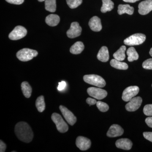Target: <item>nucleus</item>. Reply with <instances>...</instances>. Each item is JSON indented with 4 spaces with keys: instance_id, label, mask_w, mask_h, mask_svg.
Segmentation results:
<instances>
[{
    "instance_id": "40",
    "label": "nucleus",
    "mask_w": 152,
    "mask_h": 152,
    "mask_svg": "<svg viewBox=\"0 0 152 152\" xmlns=\"http://www.w3.org/2000/svg\"><path fill=\"white\" fill-rule=\"evenodd\" d=\"M38 1L39 2H43L44 1H45V0H38Z\"/></svg>"
},
{
    "instance_id": "41",
    "label": "nucleus",
    "mask_w": 152,
    "mask_h": 152,
    "mask_svg": "<svg viewBox=\"0 0 152 152\" xmlns=\"http://www.w3.org/2000/svg\"></svg>"
},
{
    "instance_id": "31",
    "label": "nucleus",
    "mask_w": 152,
    "mask_h": 152,
    "mask_svg": "<svg viewBox=\"0 0 152 152\" xmlns=\"http://www.w3.org/2000/svg\"><path fill=\"white\" fill-rule=\"evenodd\" d=\"M142 67L146 69L152 70V58L148 59L143 63Z\"/></svg>"
},
{
    "instance_id": "36",
    "label": "nucleus",
    "mask_w": 152,
    "mask_h": 152,
    "mask_svg": "<svg viewBox=\"0 0 152 152\" xmlns=\"http://www.w3.org/2000/svg\"><path fill=\"white\" fill-rule=\"evenodd\" d=\"M6 145L2 140L0 141V152H5Z\"/></svg>"
},
{
    "instance_id": "9",
    "label": "nucleus",
    "mask_w": 152,
    "mask_h": 152,
    "mask_svg": "<svg viewBox=\"0 0 152 152\" xmlns=\"http://www.w3.org/2000/svg\"><path fill=\"white\" fill-rule=\"evenodd\" d=\"M59 108L63 115L68 124L71 126H73L77 122V118L73 113L64 106L61 105Z\"/></svg>"
},
{
    "instance_id": "18",
    "label": "nucleus",
    "mask_w": 152,
    "mask_h": 152,
    "mask_svg": "<svg viewBox=\"0 0 152 152\" xmlns=\"http://www.w3.org/2000/svg\"><path fill=\"white\" fill-rule=\"evenodd\" d=\"M60 20V17L55 14H51L46 18V23L50 26H55L58 25Z\"/></svg>"
},
{
    "instance_id": "37",
    "label": "nucleus",
    "mask_w": 152,
    "mask_h": 152,
    "mask_svg": "<svg viewBox=\"0 0 152 152\" xmlns=\"http://www.w3.org/2000/svg\"><path fill=\"white\" fill-rule=\"evenodd\" d=\"M145 121L149 127L152 128V117H148L146 119Z\"/></svg>"
},
{
    "instance_id": "29",
    "label": "nucleus",
    "mask_w": 152,
    "mask_h": 152,
    "mask_svg": "<svg viewBox=\"0 0 152 152\" xmlns=\"http://www.w3.org/2000/svg\"><path fill=\"white\" fill-rule=\"evenodd\" d=\"M96 106L99 110L102 112H106L108 110L109 106L105 103L101 101H98L96 103Z\"/></svg>"
},
{
    "instance_id": "28",
    "label": "nucleus",
    "mask_w": 152,
    "mask_h": 152,
    "mask_svg": "<svg viewBox=\"0 0 152 152\" xmlns=\"http://www.w3.org/2000/svg\"><path fill=\"white\" fill-rule=\"evenodd\" d=\"M66 2L71 9H75L81 4L83 0H66Z\"/></svg>"
},
{
    "instance_id": "15",
    "label": "nucleus",
    "mask_w": 152,
    "mask_h": 152,
    "mask_svg": "<svg viewBox=\"0 0 152 152\" xmlns=\"http://www.w3.org/2000/svg\"><path fill=\"white\" fill-rule=\"evenodd\" d=\"M91 29L94 31L99 32L102 29V25L100 19L97 16L93 17L89 22Z\"/></svg>"
},
{
    "instance_id": "35",
    "label": "nucleus",
    "mask_w": 152,
    "mask_h": 152,
    "mask_svg": "<svg viewBox=\"0 0 152 152\" xmlns=\"http://www.w3.org/2000/svg\"><path fill=\"white\" fill-rule=\"evenodd\" d=\"M86 102L90 106L93 105L95 104H96L97 101L95 99H92V98H88L86 99Z\"/></svg>"
},
{
    "instance_id": "4",
    "label": "nucleus",
    "mask_w": 152,
    "mask_h": 152,
    "mask_svg": "<svg viewBox=\"0 0 152 152\" xmlns=\"http://www.w3.org/2000/svg\"><path fill=\"white\" fill-rule=\"evenodd\" d=\"M51 118L52 121L56 124L57 130L59 132L64 133L67 132L69 126L61 115L57 113H54L52 114Z\"/></svg>"
},
{
    "instance_id": "27",
    "label": "nucleus",
    "mask_w": 152,
    "mask_h": 152,
    "mask_svg": "<svg viewBox=\"0 0 152 152\" xmlns=\"http://www.w3.org/2000/svg\"><path fill=\"white\" fill-rule=\"evenodd\" d=\"M36 106L38 111L42 113L45 109V99L43 96H41L38 97L36 102Z\"/></svg>"
},
{
    "instance_id": "38",
    "label": "nucleus",
    "mask_w": 152,
    "mask_h": 152,
    "mask_svg": "<svg viewBox=\"0 0 152 152\" xmlns=\"http://www.w3.org/2000/svg\"><path fill=\"white\" fill-rule=\"evenodd\" d=\"M123 1L126 2L133 3L136 2L140 0H123Z\"/></svg>"
},
{
    "instance_id": "34",
    "label": "nucleus",
    "mask_w": 152,
    "mask_h": 152,
    "mask_svg": "<svg viewBox=\"0 0 152 152\" xmlns=\"http://www.w3.org/2000/svg\"><path fill=\"white\" fill-rule=\"evenodd\" d=\"M66 86V83L65 81H62L59 83L58 86V90L59 91H61L64 89Z\"/></svg>"
},
{
    "instance_id": "10",
    "label": "nucleus",
    "mask_w": 152,
    "mask_h": 152,
    "mask_svg": "<svg viewBox=\"0 0 152 152\" xmlns=\"http://www.w3.org/2000/svg\"><path fill=\"white\" fill-rule=\"evenodd\" d=\"M82 28L77 22H73L71 25L69 29L68 30L66 34L68 37L75 38L80 35L82 32Z\"/></svg>"
},
{
    "instance_id": "13",
    "label": "nucleus",
    "mask_w": 152,
    "mask_h": 152,
    "mask_svg": "<svg viewBox=\"0 0 152 152\" xmlns=\"http://www.w3.org/2000/svg\"><path fill=\"white\" fill-rule=\"evenodd\" d=\"M138 12L141 15H146L152 10V0H145L139 4Z\"/></svg>"
},
{
    "instance_id": "25",
    "label": "nucleus",
    "mask_w": 152,
    "mask_h": 152,
    "mask_svg": "<svg viewBox=\"0 0 152 152\" xmlns=\"http://www.w3.org/2000/svg\"><path fill=\"white\" fill-rule=\"evenodd\" d=\"M128 55V60L129 61L132 62L137 60L139 58V55L135 49L133 47H131L128 49L126 52Z\"/></svg>"
},
{
    "instance_id": "26",
    "label": "nucleus",
    "mask_w": 152,
    "mask_h": 152,
    "mask_svg": "<svg viewBox=\"0 0 152 152\" xmlns=\"http://www.w3.org/2000/svg\"><path fill=\"white\" fill-rule=\"evenodd\" d=\"M45 10L51 12H54L56 10V0H45Z\"/></svg>"
},
{
    "instance_id": "24",
    "label": "nucleus",
    "mask_w": 152,
    "mask_h": 152,
    "mask_svg": "<svg viewBox=\"0 0 152 152\" xmlns=\"http://www.w3.org/2000/svg\"><path fill=\"white\" fill-rule=\"evenodd\" d=\"M103 4L101 11L102 13L111 11L114 8V4L111 0H102Z\"/></svg>"
},
{
    "instance_id": "20",
    "label": "nucleus",
    "mask_w": 152,
    "mask_h": 152,
    "mask_svg": "<svg viewBox=\"0 0 152 152\" xmlns=\"http://www.w3.org/2000/svg\"><path fill=\"white\" fill-rule=\"evenodd\" d=\"M84 48V44L82 42H77L71 47L70 51L73 54H79L83 51Z\"/></svg>"
},
{
    "instance_id": "23",
    "label": "nucleus",
    "mask_w": 152,
    "mask_h": 152,
    "mask_svg": "<svg viewBox=\"0 0 152 152\" xmlns=\"http://www.w3.org/2000/svg\"><path fill=\"white\" fill-rule=\"evenodd\" d=\"M21 89L22 92L25 97L29 98L31 97V87L27 82H23L21 84Z\"/></svg>"
},
{
    "instance_id": "16",
    "label": "nucleus",
    "mask_w": 152,
    "mask_h": 152,
    "mask_svg": "<svg viewBox=\"0 0 152 152\" xmlns=\"http://www.w3.org/2000/svg\"><path fill=\"white\" fill-rule=\"evenodd\" d=\"M116 146L118 148L124 150H129L132 146V142L130 140L126 138L118 140L116 142Z\"/></svg>"
},
{
    "instance_id": "6",
    "label": "nucleus",
    "mask_w": 152,
    "mask_h": 152,
    "mask_svg": "<svg viewBox=\"0 0 152 152\" xmlns=\"http://www.w3.org/2000/svg\"><path fill=\"white\" fill-rule=\"evenodd\" d=\"M27 34V31L26 28L22 26H17L12 31L9 37L12 40H17L24 37Z\"/></svg>"
},
{
    "instance_id": "14",
    "label": "nucleus",
    "mask_w": 152,
    "mask_h": 152,
    "mask_svg": "<svg viewBox=\"0 0 152 152\" xmlns=\"http://www.w3.org/2000/svg\"><path fill=\"white\" fill-rule=\"evenodd\" d=\"M124 132L122 128L119 125L113 124L111 126L107 132V135L110 137H115L121 136Z\"/></svg>"
},
{
    "instance_id": "32",
    "label": "nucleus",
    "mask_w": 152,
    "mask_h": 152,
    "mask_svg": "<svg viewBox=\"0 0 152 152\" xmlns=\"http://www.w3.org/2000/svg\"><path fill=\"white\" fill-rule=\"evenodd\" d=\"M143 134L145 138L149 141L152 142V132H145Z\"/></svg>"
},
{
    "instance_id": "8",
    "label": "nucleus",
    "mask_w": 152,
    "mask_h": 152,
    "mask_svg": "<svg viewBox=\"0 0 152 152\" xmlns=\"http://www.w3.org/2000/svg\"><path fill=\"white\" fill-rule=\"evenodd\" d=\"M87 92L90 96L98 100L102 99L107 95V92L105 90L95 87L88 88Z\"/></svg>"
},
{
    "instance_id": "22",
    "label": "nucleus",
    "mask_w": 152,
    "mask_h": 152,
    "mask_svg": "<svg viewBox=\"0 0 152 152\" xmlns=\"http://www.w3.org/2000/svg\"><path fill=\"white\" fill-rule=\"evenodd\" d=\"M126 48L125 46H122L118 50L114 53V58L121 61L124 60L126 58L125 52H126Z\"/></svg>"
},
{
    "instance_id": "33",
    "label": "nucleus",
    "mask_w": 152,
    "mask_h": 152,
    "mask_svg": "<svg viewBox=\"0 0 152 152\" xmlns=\"http://www.w3.org/2000/svg\"><path fill=\"white\" fill-rule=\"evenodd\" d=\"M7 2L14 4H21L24 1V0H6Z\"/></svg>"
},
{
    "instance_id": "17",
    "label": "nucleus",
    "mask_w": 152,
    "mask_h": 152,
    "mask_svg": "<svg viewBox=\"0 0 152 152\" xmlns=\"http://www.w3.org/2000/svg\"><path fill=\"white\" fill-rule=\"evenodd\" d=\"M98 59L103 62H106L109 59V53L107 47H102L98 53Z\"/></svg>"
},
{
    "instance_id": "21",
    "label": "nucleus",
    "mask_w": 152,
    "mask_h": 152,
    "mask_svg": "<svg viewBox=\"0 0 152 152\" xmlns=\"http://www.w3.org/2000/svg\"><path fill=\"white\" fill-rule=\"evenodd\" d=\"M111 66L113 67L120 70H126L128 69V65L126 63L122 62L121 61L113 59L110 62Z\"/></svg>"
},
{
    "instance_id": "1",
    "label": "nucleus",
    "mask_w": 152,
    "mask_h": 152,
    "mask_svg": "<svg viewBox=\"0 0 152 152\" xmlns=\"http://www.w3.org/2000/svg\"><path fill=\"white\" fill-rule=\"evenodd\" d=\"M15 132L17 137L21 141L29 143L32 140L34 134L31 127L26 123H18L15 126Z\"/></svg>"
},
{
    "instance_id": "2",
    "label": "nucleus",
    "mask_w": 152,
    "mask_h": 152,
    "mask_svg": "<svg viewBox=\"0 0 152 152\" xmlns=\"http://www.w3.org/2000/svg\"><path fill=\"white\" fill-rule=\"evenodd\" d=\"M83 80L87 83L99 88H103L106 84L104 80L101 76L97 75H86L84 76Z\"/></svg>"
},
{
    "instance_id": "39",
    "label": "nucleus",
    "mask_w": 152,
    "mask_h": 152,
    "mask_svg": "<svg viewBox=\"0 0 152 152\" xmlns=\"http://www.w3.org/2000/svg\"><path fill=\"white\" fill-rule=\"evenodd\" d=\"M149 53L150 55L152 57V48H151V50H150Z\"/></svg>"
},
{
    "instance_id": "11",
    "label": "nucleus",
    "mask_w": 152,
    "mask_h": 152,
    "mask_svg": "<svg viewBox=\"0 0 152 152\" xmlns=\"http://www.w3.org/2000/svg\"><path fill=\"white\" fill-rule=\"evenodd\" d=\"M142 100L140 97L133 98L126 105V109L128 111L134 112L137 110L141 105Z\"/></svg>"
},
{
    "instance_id": "5",
    "label": "nucleus",
    "mask_w": 152,
    "mask_h": 152,
    "mask_svg": "<svg viewBox=\"0 0 152 152\" xmlns=\"http://www.w3.org/2000/svg\"><path fill=\"white\" fill-rule=\"evenodd\" d=\"M146 39V36L142 34H135L124 40V43L128 46L138 45L142 44Z\"/></svg>"
},
{
    "instance_id": "19",
    "label": "nucleus",
    "mask_w": 152,
    "mask_h": 152,
    "mask_svg": "<svg viewBox=\"0 0 152 152\" xmlns=\"http://www.w3.org/2000/svg\"><path fill=\"white\" fill-rule=\"evenodd\" d=\"M118 12L120 15L125 13L132 15L134 13V8L129 4H120L118 7Z\"/></svg>"
},
{
    "instance_id": "7",
    "label": "nucleus",
    "mask_w": 152,
    "mask_h": 152,
    "mask_svg": "<svg viewBox=\"0 0 152 152\" xmlns=\"http://www.w3.org/2000/svg\"><path fill=\"white\" fill-rule=\"evenodd\" d=\"M140 89L137 86H131L125 89L122 95V99L125 102H129L138 94Z\"/></svg>"
},
{
    "instance_id": "30",
    "label": "nucleus",
    "mask_w": 152,
    "mask_h": 152,
    "mask_svg": "<svg viewBox=\"0 0 152 152\" xmlns=\"http://www.w3.org/2000/svg\"><path fill=\"white\" fill-rule=\"evenodd\" d=\"M143 113L146 115L152 116V104L145 106L143 109Z\"/></svg>"
},
{
    "instance_id": "12",
    "label": "nucleus",
    "mask_w": 152,
    "mask_h": 152,
    "mask_svg": "<svg viewBox=\"0 0 152 152\" xmlns=\"http://www.w3.org/2000/svg\"><path fill=\"white\" fill-rule=\"evenodd\" d=\"M91 142L89 139L85 137L80 136L76 139V145L81 151H86L88 149L91 147Z\"/></svg>"
},
{
    "instance_id": "3",
    "label": "nucleus",
    "mask_w": 152,
    "mask_h": 152,
    "mask_svg": "<svg viewBox=\"0 0 152 152\" xmlns=\"http://www.w3.org/2000/svg\"><path fill=\"white\" fill-rule=\"evenodd\" d=\"M38 52L35 50L28 48H24L19 50L17 53V57L19 60L22 61L26 62L32 59L37 57Z\"/></svg>"
}]
</instances>
